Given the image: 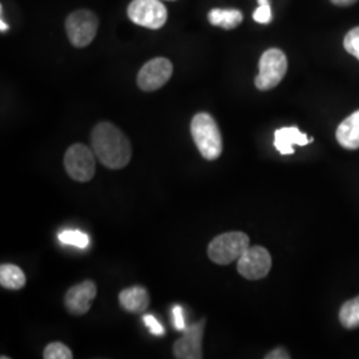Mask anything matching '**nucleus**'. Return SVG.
<instances>
[{
  "instance_id": "9",
  "label": "nucleus",
  "mask_w": 359,
  "mask_h": 359,
  "mask_svg": "<svg viewBox=\"0 0 359 359\" xmlns=\"http://www.w3.org/2000/svg\"><path fill=\"white\" fill-rule=\"evenodd\" d=\"M173 74V65L167 57H154L142 65L137 75V86L145 92H154L164 87Z\"/></svg>"
},
{
  "instance_id": "10",
  "label": "nucleus",
  "mask_w": 359,
  "mask_h": 359,
  "mask_svg": "<svg viewBox=\"0 0 359 359\" xmlns=\"http://www.w3.org/2000/svg\"><path fill=\"white\" fill-rule=\"evenodd\" d=\"M205 320L189 326L185 334L173 345V354L179 359L203 358V335Z\"/></svg>"
},
{
  "instance_id": "22",
  "label": "nucleus",
  "mask_w": 359,
  "mask_h": 359,
  "mask_svg": "<svg viewBox=\"0 0 359 359\" xmlns=\"http://www.w3.org/2000/svg\"><path fill=\"white\" fill-rule=\"evenodd\" d=\"M142 321L145 323V326L149 329V332L154 335H164L165 334V329L164 326L157 321V318L152 316V314H147L142 317Z\"/></svg>"
},
{
  "instance_id": "17",
  "label": "nucleus",
  "mask_w": 359,
  "mask_h": 359,
  "mask_svg": "<svg viewBox=\"0 0 359 359\" xmlns=\"http://www.w3.org/2000/svg\"><path fill=\"white\" fill-rule=\"evenodd\" d=\"M339 321L346 329L359 327V295L342 305L339 310Z\"/></svg>"
},
{
  "instance_id": "8",
  "label": "nucleus",
  "mask_w": 359,
  "mask_h": 359,
  "mask_svg": "<svg viewBox=\"0 0 359 359\" xmlns=\"http://www.w3.org/2000/svg\"><path fill=\"white\" fill-rule=\"evenodd\" d=\"M271 256L262 246H249L244 255L238 258L237 270L246 280H261L269 274Z\"/></svg>"
},
{
  "instance_id": "4",
  "label": "nucleus",
  "mask_w": 359,
  "mask_h": 359,
  "mask_svg": "<svg viewBox=\"0 0 359 359\" xmlns=\"http://www.w3.org/2000/svg\"><path fill=\"white\" fill-rule=\"evenodd\" d=\"M259 74L257 75L255 84L259 90L276 88L286 75L287 59L286 55L278 48H270L264 52L259 59Z\"/></svg>"
},
{
  "instance_id": "25",
  "label": "nucleus",
  "mask_w": 359,
  "mask_h": 359,
  "mask_svg": "<svg viewBox=\"0 0 359 359\" xmlns=\"http://www.w3.org/2000/svg\"><path fill=\"white\" fill-rule=\"evenodd\" d=\"M355 1H358V0H332V3L335 6H351Z\"/></svg>"
},
{
  "instance_id": "23",
  "label": "nucleus",
  "mask_w": 359,
  "mask_h": 359,
  "mask_svg": "<svg viewBox=\"0 0 359 359\" xmlns=\"http://www.w3.org/2000/svg\"><path fill=\"white\" fill-rule=\"evenodd\" d=\"M172 316H173V325L179 332H185L188 329L187 323H185V318H184V310L180 306L176 305L173 306L172 310Z\"/></svg>"
},
{
  "instance_id": "26",
  "label": "nucleus",
  "mask_w": 359,
  "mask_h": 359,
  "mask_svg": "<svg viewBox=\"0 0 359 359\" xmlns=\"http://www.w3.org/2000/svg\"><path fill=\"white\" fill-rule=\"evenodd\" d=\"M0 27H1V32H6V31H7V29H8V26H7V25H6V22H4V20H3V19H1V20H0Z\"/></svg>"
},
{
  "instance_id": "18",
  "label": "nucleus",
  "mask_w": 359,
  "mask_h": 359,
  "mask_svg": "<svg viewBox=\"0 0 359 359\" xmlns=\"http://www.w3.org/2000/svg\"><path fill=\"white\" fill-rule=\"evenodd\" d=\"M59 241L62 244L71 245V246H76L79 249H86L88 248L90 240L87 233L84 231H77V229H65L59 233L57 236Z\"/></svg>"
},
{
  "instance_id": "24",
  "label": "nucleus",
  "mask_w": 359,
  "mask_h": 359,
  "mask_svg": "<svg viewBox=\"0 0 359 359\" xmlns=\"http://www.w3.org/2000/svg\"><path fill=\"white\" fill-rule=\"evenodd\" d=\"M266 359H289L290 358V355H289V353L283 348V347H278V348H276V350H273V351H270L269 354L265 357Z\"/></svg>"
},
{
  "instance_id": "7",
  "label": "nucleus",
  "mask_w": 359,
  "mask_h": 359,
  "mask_svg": "<svg viewBox=\"0 0 359 359\" xmlns=\"http://www.w3.org/2000/svg\"><path fill=\"white\" fill-rule=\"evenodd\" d=\"M128 16L137 26L158 29L167 23L168 11L160 0H132Z\"/></svg>"
},
{
  "instance_id": "15",
  "label": "nucleus",
  "mask_w": 359,
  "mask_h": 359,
  "mask_svg": "<svg viewBox=\"0 0 359 359\" xmlns=\"http://www.w3.org/2000/svg\"><path fill=\"white\" fill-rule=\"evenodd\" d=\"M208 20L212 26L221 27L224 29H233L243 23L244 15L240 10L234 8H213L208 13Z\"/></svg>"
},
{
  "instance_id": "6",
  "label": "nucleus",
  "mask_w": 359,
  "mask_h": 359,
  "mask_svg": "<svg viewBox=\"0 0 359 359\" xmlns=\"http://www.w3.org/2000/svg\"><path fill=\"white\" fill-rule=\"evenodd\" d=\"M95 152L84 144H74L65 152V165L71 179L79 182H88L93 179L96 163Z\"/></svg>"
},
{
  "instance_id": "11",
  "label": "nucleus",
  "mask_w": 359,
  "mask_h": 359,
  "mask_svg": "<svg viewBox=\"0 0 359 359\" xmlns=\"http://www.w3.org/2000/svg\"><path fill=\"white\" fill-rule=\"evenodd\" d=\"M96 294L97 287L90 280L79 283L67 292L65 298V308L68 309L71 314L83 316L90 310Z\"/></svg>"
},
{
  "instance_id": "5",
  "label": "nucleus",
  "mask_w": 359,
  "mask_h": 359,
  "mask_svg": "<svg viewBox=\"0 0 359 359\" xmlns=\"http://www.w3.org/2000/svg\"><path fill=\"white\" fill-rule=\"evenodd\" d=\"M99 19L95 13L88 10H77L67 18L65 29L67 36L72 46L83 48L90 46L97 34Z\"/></svg>"
},
{
  "instance_id": "16",
  "label": "nucleus",
  "mask_w": 359,
  "mask_h": 359,
  "mask_svg": "<svg viewBox=\"0 0 359 359\" xmlns=\"http://www.w3.org/2000/svg\"><path fill=\"white\" fill-rule=\"evenodd\" d=\"M0 285L10 290H19L26 285V276L16 265L4 264L0 266Z\"/></svg>"
},
{
  "instance_id": "28",
  "label": "nucleus",
  "mask_w": 359,
  "mask_h": 359,
  "mask_svg": "<svg viewBox=\"0 0 359 359\" xmlns=\"http://www.w3.org/2000/svg\"><path fill=\"white\" fill-rule=\"evenodd\" d=\"M170 1H173V0H170Z\"/></svg>"
},
{
  "instance_id": "13",
  "label": "nucleus",
  "mask_w": 359,
  "mask_h": 359,
  "mask_svg": "<svg viewBox=\"0 0 359 359\" xmlns=\"http://www.w3.org/2000/svg\"><path fill=\"white\" fill-rule=\"evenodd\" d=\"M337 142L344 148L354 151L359 148V109L346 117L335 132Z\"/></svg>"
},
{
  "instance_id": "12",
  "label": "nucleus",
  "mask_w": 359,
  "mask_h": 359,
  "mask_svg": "<svg viewBox=\"0 0 359 359\" xmlns=\"http://www.w3.org/2000/svg\"><path fill=\"white\" fill-rule=\"evenodd\" d=\"M314 142V139H309L305 133H302L297 127H285L276 130L274 133V147L281 154H294V145H308Z\"/></svg>"
},
{
  "instance_id": "21",
  "label": "nucleus",
  "mask_w": 359,
  "mask_h": 359,
  "mask_svg": "<svg viewBox=\"0 0 359 359\" xmlns=\"http://www.w3.org/2000/svg\"><path fill=\"white\" fill-rule=\"evenodd\" d=\"M271 18H273V13H271L270 4L258 6V8L253 13V19L259 25H269Z\"/></svg>"
},
{
  "instance_id": "2",
  "label": "nucleus",
  "mask_w": 359,
  "mask_h": 359,
  "mask_svg": "<svg viewBox=\"0 0 359 359\" xmlns=\"http://www.w3.org/2000/svg\"><path fill=\"white\" fill-rule=\"evenodd\" d=\"M191 133L201 156L209 161L217 160L222 152V139L216 120L206 112L197 114L191 123Z\"/></svg>"
},
{
  "instance_id": "20",
  "label": "nucleus",
  "mask_w": 359,
  "mask_h": 359,
  "mask_svg": "<svg viewBox=\"0 0 359 359\" xmlns=\"http://www.w3.org/2000/svg\"><path fill=\"white\" fill-rule=\"evenodd\" d=\"M344 47L348 53H351L359 60V27L353 28L350 32H347L344 40Z\"/></svg>"
},
{
  "instance_id": "1",
  "label": "nucleus",
  "mask_w": 359,
  "mask_h": 359,
  "mask_svg": "<svg viewBox=\"0 0 359 359\" xmlns=\"http://www.w3.org/2000/svg\"><path fill=\"white\" fill-rule=\"evenodd\" d=\"M92 149L104 167L123 169L132 158L128 137L111 123L97 124L90 135Z\"/></svg>"
},
{
  "instance_id": "14",
  "label": "nucleus",
  "mask_w": 359,
  "mask_h": 359,
  "mask_svg": "<svg viewBox=\"0 0 359 359\" xmlns=\"http://www.w3.org/2000/svg\"><path fill=\"white\" fill-rule=\"evenodd\" d=\"M118 301L120 306L128 313H142L149 306L148 292L140 286L124 289L118 295Z\"/></svg>"
},
{
  "instance_id": "19",
  "label": "nucleus",
  "mask_w": 359,
  "mask_h": 359,
  "mask_svg": "<svg viewBox=\"0 0 359 359\" xmlns=\"http://www.w3.org/2000/svg\"><path fill=\"white\" fill-rule=\"evenodd\" d=\"M43 357L46 359H72V351L62 342H52L44 348Z\"/></svg>"
},
{
  "instance_id": "27",
  "label": "nucleus",
  "mask_w": 359,
  "mask_h": 359,
  "mask_svg": "<svg viewBox=\"0 0 359 359\" xmlns=\"http://www.w3.org/2000/svg\"><path fill=\"white\" fill-rule=\"evenodd\" d=\"M258 1V6H261V4H270L269 0H257Z\"/></svg>"
},
{
  "instance_id": "3",
  "label": "nucleus",
  "mask_w": 359,
  "mask_h": 359,
  "mask_svg": "<svg viewBox=\"0 0 359 359\" xmlns=\"http://www.w3.org/2000/svg\"><path fill=\"white\" fill-rule=\"evenodd\" d=\"M250 246L249 237L241 231H229L219 234L208 246V257L217 265H229L238 261Z\"/></svg>"
}]
</instances>
